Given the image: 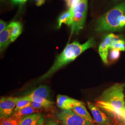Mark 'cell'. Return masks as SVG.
Segmentation results:
<instances>
[{
	"instance_id": "cell-9",
	"label": "cell",
	"mask_w": 125,
	"mask_h": 125,
	"mask_svg": "<svg viewBox=\"0 0 125 125\" xmlns=\"http://www.w3.org/2000/svg\"><path fill=\"white\" fill-rule=\"evenodd\" d=\"M121 37V35L110 33L104 37L102 42L99 46L98 52L103 62L105 63H108V53L113 41Z\"/></svg>"
},
{
	"instance_id": "cell-31",
	"label": "cell",
	"mask_w": 125,
	"mask_h": 125,
	"mask_svg": "<svg viewBox=\"0 0 125 125\" xmlns=\"http://www.w3.org/2000/svg\"></svg>"
},
{
	"instance_id": "cell-20",
	"label": "cell",
	"mask_w": 125,
	"mask_h": 125,
	"mask_svg": "<svg viewBox=\"0 0 125 125\" xmlns=\"http://www.w3.org/2000/svg\"><path fill=\"white\" fill-rule=\"evenodd\" d=\"M120 51L118 50L112 49L109 50L108 59H109L111 61H115L117 60L120 57Z\"/></svg>"
},
{
	"instance_id": "cell-26",
	"label": "cell",
	"mask_w": 125,
	"mask_h": 125,
	"mask_svg": "<svg viewBox=\"0 0 125 125\" xmlns=\"http://www.w3.org/2000/svg\"><path fill=\"white\" fill-rule=\"evenodd\" d=\"M45 0H35L36 4L38 6H41L45 3Z\"/></svg>"
},
{
	"instance_id": "cell-5",
	"label": "cell",
	"mask_w": 125,
	"mask_h": 125,
	"mask_svg": "<svg viewBox=\"0 0 125 125\" xmlns=\"http://www.w3.org/2000/svg\"><path fill=\"white\" fill-rule=\"evenodd\" d=\"M55 116L62 125H94L72 110H58Z\"/></svg>"
},
{
	"instance_id": "cell-28",
	"label": "cell",
	"mask_w": 125,
	"mask_h": 125,
	"mask_svg": "<svg viewBox=\"0 0 125 125\" xmlns=\"http://www.w3.org/2000/svg\"><path fill=\"white\" fill-rule=\"evenodd\" d=\"M121 0H113V2L114 3H117V2L118 3V2L121 1Z\"/></svg>"
},
{
	"instance_id": "cell-3",
	"label": "cell",
	"mask_w": 125,
	"mask_h": 125,
	"mask_svg": "<svg viewBox=\"0 0 125 125\" xmlns=\"http://www.w3.org/2000/svg\"><path fill=\"white\" fill-rule=\"evenodd\" d=\"M125 1L116 5L99 19L95 24L98 32L120 31L125 27Z\"/></svg>"
},
{
	"instance_id": "cell-7",
	"label": "cell",
	"mask_w": 125,
	"mask_h": 125,
	"mask_svg": "<svg viewBox=\"0 0 125 125\" xmlns=\"http://www.w3.org/2000/svg\"><path fill=\"white\" fill-rule=\"evenodd\" d=\"M87 104L93 117L94 122L97 125H114L112 120L97 106L89 102H87Z\"/></svg>"
},
{
	"instance_id": "cell-29",
	"label": "cell",
	"mask_w": 125,
	"mask_h": 125,
	"mask_svg": "<svg viewBox=\"0 0 125 125\" xmlns=\"http://www.w3.org/2000/svg\"><path fill=\"white\" fill-rule=\"evenodd\" d=\"M64 0L66 2L67 5H68L69 4V3H70V2H71V1L72 0Z\"/></svg>"
},
{
	"instance_id": "cell-23",
	"label": "cell",
	"mask_w": 125,
	"mask_h": 125,
	"mask_svg": "<svg viewBox=\"0 0 125 125\" xmlns=\"http://www.w3.org/2000/svg\"><path fill=\"white\" fill-rule=\"evenodd\" d=\"M7 24L3 21L0 20V32H2L4 30L5 28L7 27Z\"/></svg>"
},
{
	"instance_id": "cell-12",
	"label": "cell",
	"mask_w": 125,
	"mask_h": 125,
	"mask_svg": "<svg viewBox=\"0 0 125 125\" xmlns=\"http://www.w3.org/2000/svg\"><path fill=\"white\" fill-rule=\"evenodd\" d=\"M76 114L84 118L86 120L94 123V120L86 109L84 103L79 101L72 109Z\"/></svg>"
},
{
	"instance_id": "cell-18",
	"label": "cell",
	"mask_w": 125,
	"mask_h": 125,
	"mask_svg": "<svg viewBox=\"0 0 125 125\" xmlns=\"http://www.w3.org/2000/svg\"><path fill=\"white\" fill-rule=\"evenodd\" d=\"M112 49L118 50L120 51H125V41L122 39L121 37L113 41L110 49Z\"/></svg>"
},
{
	"instance_id": "cell-1",
	"label": "cell",
	"mask_w": 125,
	"mask_h": 125,
	"mask_svg": "<svg viewBox=\"0 0 125 125\" xmlns=\"http://www.w3.org/2000/svg\"><path fill=\"white\" fill-rule=\"evenodd\" d=\"M125 84L117 83L99 97L95 105L115 121L125 123Z\"/></svg>"
},
{
	"instance_id": "cell-25",
	"label": "cell",
	"mask_w": 125,
	"mask_h": 125,
	"mask_svg": "<svg viewBox=\"0 0 125 125\" xmlns=\"http://www.w3.org/2000/svg\"><path fill=\"white\" fill-rule=\"evenodd\" d=\"M45 120L43 117V116L41 115L37 125H45Z\"/></svg>"
},
{
	"instance_id": "cell-14",
	"label": "cell",
	"mask_w": 125,
	"mask_h": 125,
	"mask_svg": "<svg viewBox=\"0 0 125 125\" xmlns=\"http://www.w3.org/2000/svg\"><path fill=\"white\" fill-rule=\"evenodd\" d=\"M73 13L72 9H69L67 11L62 13L58 19V28H60L62 23H65L68 26H71L72 21Z\"/></svg>"
},
{
	"instance_id": "cell-19",
	"label": "cell",
	"mask_w": 125,
	"mask_h": 125,
	"mask_svg": "<svg viewBox=\"0 0 125 125\" xmlns=\"http://www.w3.org/2000/svg\"><path fill=\"white\" fill-rule=\"evenodd\" d=\"M31 102L30 101L27 99L24 98L23 97L18 98V101L16 103V105L14 111L30 106L31 104Z\"/></svg>"
},
{
	"instance_id": "cell-15",
	"label": "cell",
	"mask_w": 125,
	"mask_h": 125,
	"mask_svg": "<svg viewBox=\"0 0 125 125\" xmlns=\"http://www.w3.org/2000/svg\"><path fill=\"white\" fill-rule=\"evenodd\" d=\"M11 27V41L13 42L16 40L20 36L22 31V26L19 22H12L10 23Z\"/></svg>"
},
{
	"instance_id": "cell-4",
	"label": "cell",
	"mask_w": 125,
	"mask_h": 125,
	"mask_svg": "<svg viewBox=\"0 0 125 125\" xmlns=\"http://www.w3.org/2000/svg\"><path fill=\"white\" fill-rule=\"evenodd\" d=\"M73 13L71 25V35L78 34L83 29L85 23L87 10L88 0H83L74 7L71 8Z\"/></svg>"
},
{
	"instance_id": "cell-11",
	"label": "cell",
	"mask_w": 125,
	"mask_h": 125,
	"mask_svg": "<svg viewBox=\"0 0 125 125\" xmlns=\"http://www.w3.org/2000/svg\"><path fill=\"white\" fill-rule=\"evenodd\" d=\"M11 27L9 24L4 30L0 32V52L4 50L10 44Z\"/></svg>"
},
{
	"instance_id": "cell-16",
	"label": "cell",
	"mask_w": 125,
	"mask_h": 125,
	"mask_svg": "<svg viewBox=\"0 0 125 125\" xmlns=\"http://www.w3.org/2000/svg\"><path fill=\"white\" fill-rule=\"evenodd\" d=\"M39 110H37L33 108L31 105L23 108L20 110L14 111L12 115L16 116L20 119H21L23 117L31 115L34 113H38Z\"/></svg>"
},
{
	"instance_id": "cell-30",
	"label": "cell",
	"mask_w": 125,
	"mask_h": 125,
	"mask_svg": "<svg viewBox=\"0 0 125 125\" xmlns=\"http://www.w3.org/2000/svg\"><path fill=\"white\" fill-rule=\"evenodd\" d=\"M1 1H4V0H1Z\"/></svg>"
},
{
	"instance_id": "cell-27",
	"label": "cell",
	"mask_w": 125,
	"mask_h": 125,
	"mask_svg": "<svg viewBox=\"0 0 125 125\" xmlns=\"http://www.w3.org/2000/svg\"><path fill=\"white\" fill-rule=\"evenodd\" d=\"M115 123H114V125H125V123L121 122L118 121H115Z\"/></svg>"
},
{
	"instance_id": "cell-13",
	"label": "cell",
	"mask_w": 125,
	"mask_h": 125,
	"mask_svg": "<svg viewBox=\"0 0 125 125\" xmlns=\"http://www.w3.org/2000/svg\"><path fill=\"white\" fill-rule=\"evenodd\" d=\"M41 116L39 113L24 116L21 119L19 125H37Z\"/></svg>"
},
{
	"instance_id": "cell-21",
	"label": "cell",
	"mask_w": 125,
	"mask_h": 125,
	"mask_svg": "<svg viewBox=\"0 0 125 125\" xmlns=\"http://www.w3.org/2000/svg\"><path fill=\"white\" fill-rule=\"evenodd\" d=\"M30 105L33 108H34L35 109L37 110H39L40 109H45L44 105L43 104H41V103H40L31 102Z\"/></svg>"
},
{
	"instance_id": "cell-6",
	"label": "cell",
	"mask_w": 125,
	"mask_h": 125,
	"mask_svg": "<svg viewBox=\"0 0 125 125\" xmlns=\"http://www.w3.org/2000/svg\"><path fill=\"white\" fill-rule=\"evenodd\" d=\"M50 90L49 88L45 85H41L26 94L23 98L31 102L40 103L43 104L45 109H49L52 107L54 103L49 100Z\"/></svg>"
},
{
	"instance_id": "cell-24",
	"label": "cell",
	"mask_w": 125,
	"mask_h": 125,
	"mask_svg": "<svg viewBox=\"0 0 125 125\" xmlns=\"http://www.w3.org/2000/svg\"><path fill=\"white\" fill-rule=\"evenodd\" d=\"M14 4H21L25 2L27 0H11Z\"/></svg>"
},
{
	"instance_id": "cell-22",
	"label": "cell",
	"mask_w": 125,
	"mask_h": 125,
	"mask_svg": "<svg viewBox=\"0 0 125 125\" xmlns=\"http://www.w3.org/2000/svg\"><path fill=\"white\" fill-rule=\"evenodd\" d=\"M45 125H60L57 121L52 117L48 118L46 119Z\"/></svg>"
},
{
	"instance_id": "cell-17",
	"label": "cell",
	"mask_w": 125,
	"mask_h": 125,
	"mask_svg": "<svg viewBox=\"0 0 125 125\" xmlns=\"http://www.w3.org/2000/svg\"><path fill=\"white\" fill-rule=\"evenodd\" d=\"M21 119L12 115L8 118L0 119V125H19Z\"/></svg>"
},
{
	"instance_id": "cell-2",
	"label": "cell",
	"mask_w": 125,
	"mask_h": 125,
	"mask_svg": "<svg viewBox=\"0 0 125 125\" xmlns=\"http://www.w3.org/2000/svg\"><path fill=\"white\" fill-rule=\"evenodd\" d=\"M95 45V41L93 38H90L84 44H81L75 41L71 44H68L62 52L57 57L52 66L45 73L40 76L38 81L45 80L49 78L60 69L74 61L86 50L93 47Z\"/></svg>"
},
{
	"instance_id": "cell-8",
	"label": "cell",
	"mask_w": 125,
	"mask_h": 125,
	"mask_svg": "<svg viewBox=\"0 0 125 125\" xmlns=\"http://www.w3.org/2000/svg\"><path fill=\"white\" fill-rule=\"evenodd\" d=\"M18 98L13 97H1L0 99V119L8 118L13 114Z\"/></svg>"
},
{
	"instance_id": "cell-10",
	"label": "cell",
	"mask_w": 125,
	"mask_h": 125,
	"mask_svg": "<svg viewBox=\"0 0 125 125\" xmlns=\"http://www.w3.org/2000/svg\"><path fill=\"white\" fill-rule=\"evenodd\" d=\"M78 102V100L62 94H58L56 100L57 106L63 110H72Z\"/></svg>"
}]
</instances>
